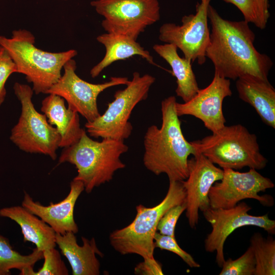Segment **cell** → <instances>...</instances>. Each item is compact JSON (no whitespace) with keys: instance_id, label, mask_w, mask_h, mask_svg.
I'll list each match as a JSON object with an SVG mask.
<instances>
[{"instance_id":"14","label":"cell","mask_w":275,"mask_h":275,"mask_svg":"<svg viewBox=\"0 0 275 275\" xmlns=\"http://www.w3.org/2000/svg\"><path fill=\"white\" fill-rule=\"evenodd\" d=\"M188 174L182 181L185 191L186 216L191 228L198 224L199 212L210 207L209 193L216 181L222 179L223 169L203 154L197 152L188 159Z\"/></svg>"},{"instance_id":"18","label":"cell","mask_w":275,"mask_h":275,"mask_svg":"<svg viewBox=\"0 0 275 275\" xmlns=\"http://www.w3.org/2000/svg\"><path fill=\"white\" fill-rule=\"evenodd\" d=\"M41 111L48 122L56 126L60 136L59 147L74 144L85 130L80 127L78 114L66 107L65 100L58 95L49 94L42 101Z\"/></svg>"},{"instance_id":"19","label":"cell","mask_w":275,"mask_h":275,"mask_svg":"<svg viewBox=\"0 0 275 275\" xmlns=\"http://www.w3.org/2000/svg\"><path fill=\"white\" fill-rule=\"evenodd\" d=\"M239 97L250 104L266 125L275 128V89L268 80L254 76L236 79Z\"/></svg>"},{"instance_id":"27","label":"cell","mask_w":275,"mask_h":275,"mask_svg":"<svg viewBox=\"0 0 275 275\" xmlns=\"http://www.w3.org/2000/svg\"><path fill=\"white\" fill-rule=\"evenodd\" d=\"M256 262L250 246L239 258L225 260L222 266L220 275H254Z\"/></svg>"},{"instance_id":"26","label":"cell","mask_w":275,"mask_h":275,"mask_svg":"<svg viewBox=\"0 0 275 275\" xmlns=\"http://www.w3.org/2000/svg\"><path fill=\"white\" fill-rule=\"evenodd\" d=\"M44 263L37 271L33 267H28L20 271V275H68L69 271L61 258L59 252L55 248L43 251Z\"/></svg>"},{"instance_id":"4","label":"cell","mask_w":275,"mask_h":275,"mask_svg":"<svg viewBox=\"0 0 275 275\" xmlns=\"http://www.w3.org/2000/svg\"><path fill=\"white\" fill-rule=\"evenodd\" d=\"M128 150L124 141H95L85 130L78 142L64 148L58 164L69 162L74 165L77 175L73 179L81 181L86 192L90 193L95 187L109 182L116 171L126 167L120 157Z\"/></svg>"},{"instance_id":"29","label":"cell","mask_w":275,"mask_h":275,"mask_svg":"<svg viewBox=\"0 0 275 275\" xmlns=\"http://www.w3.org/2000/svg\"><path fill=\"white\" fill-rule=\"evenodd\" d=\"M185 209V201L169 209L160 219L157 226V231L161 234L175 237L177 222Z\"/></svg>"},{"instance_id":"24","label":"cell","mask_w":275,"mask_h":275,"mask_svg":"<svg viewBox=\"0 0 275 275\" xmlns=\"http://www.w3.org/2000/svg\"><path fill=\"white\" fill-rule=\"evenodd\" d=\"M255 259L254 275L275 274V240L271 236L265 238L259 233H254L250 245Z\"/></svg>"},{"instance_id":"12","label":"cell","mask_w":275,"mask_h":275,"mask_svg":"<svg viewBox=\"0 0 275 275\" xmlns=\"http://www.w3.org/2000/svg\"><path fill=\"white\" fill-rule=\"evenodd\" d=\"M210 1L201 0L195 14L182 17L181 25L167 22L159 28V40L175 45L192 63L197 61L202 65L206 62V51L210 42L208 9Z\"/></svg>"},{"instance_id":"20","label":"cell","mask_w":275,"mask_h":275,"mask_svg":"<svg viewBox=\"0 0 275 275\" xmlns=\"http://www.w3.org/2000/svg\"><path fill=\"white\" fill-rule=\"evenodd\" d=\"M96 40L104 46L105 53L103 59L91 69L90 75L93 78L97 77L114 62L134 56H139L150 64L157 66L150 53L129 36L106 32L98 36Z\"/></svg>"},{"instance_id":"13","label":"cell","mask_w":275,"mask_h":275,"mask_svg":"<svg viewBox=\"0 0 275 275\" xmlns=\"http://www.w3.org/2000/svg\"><path fill=\"white\" fill-rule=\"evenodd\" d=\"M64 73L58 81L47 92L63 98L68 107L80 114L87 122H92L100 115L97 98L105 90L120 85H126V77H111L109 80L101 84H92L80 78L76 73V63L73 59L64 66Z\"/></svg>"},{"instance_id":"6","label":"cell","mask_w":275,"mask_h":275,"mask_svg":"<svg viewBox=\"0 0 275 275\" xmlns=\"http://www.w3.org/2000/svg\"><path fill=\"white\" fill-rule=\"evenodd\" d=\"M197 152L222 169L265 168L267 159L261 154L257 136L241 124L225 126L201 140L190 142Z\"/></svg>"},{"instance_id":"1","label":"cell","mask_w":275,"mask_h":275,"mask_svg":"<svg viewBox=\"0 0 275 275\" xmlns=\"http://www.w3.org/2000/svg\"><path fill=\"white\" fill-rule=\"evenodd\" d=\"M208 18L211 33L206 57L212 62L214 72L229 79L250 76L268 80L273 62L256 49L255 34L249 23L225 19L210 5Z\"/></svg>"},{"instance_id":"9","label":"cell","mask_w":275,"mask_h":275,"mask_svg":"<svg viewBox=\"0 0 275 275\" xmlns=\"http://www.w3.org/2000/svg\"><path fill=\"white\" fill-rule=\"evenodd\" d=\"M90 4L103 17L101 25L107 33L124 35L136 40L160 17L158 0H95Z\"/></svg>"},{"instance_id":"22","label":"cell","mask_w":275,"mask_h":275,"mask_svg":"<svg viewBox=\"0 0 275 275\" xmlns=\"http://www.w3.org/2000/svg\"><path fill=\"white\" fill-rule=\"evenodd\" d=\"M153 49L171 67L173 75L176 78L177 96L184 102L190 100L200 89L191 62L181 58L178 54L177 47L173 44H155Z\"/></svg>"},{"instance_id":"28","label":"cell","mask_w":275,"mask_h":275,"mask_svg":"<svg viewBox=\"0 0 275 275\" xmlns=\"http://www.w3.org/2000/svg\"><path fill=\"white\" fill-rule=\"evenodd\" d=\"M155 248L170 251L180 257L183 261L191 268H199L200 265L197 262L193 256L183 250L177 243L175 237L160 234L157 231L154 236Z\"/></svg>"},{"instance_id":"31","label":"cell","mask_w":275,"mask_h":275,"mask_svg":"<svg viewBox=\"0 0 275 275\" xmlns=\"http://www.w3.org/2000/svg\"><path fill=\"white\" fill-rule=\"evenodd\" d=\"M144 261L137 264L134 272L136 274L161 275L163 274L161 264L154 258L144 259Z\"/></svg>"},{"instance_id":"15","label":"cell","mask_w":275,"mask_h":275,"mask_svg":"<svg viewBox=\"0 0 275 275\" xmlns=\"http://www.w3.org/2000/svg\"><path fill=\"white\" fill-rule=\"evenodd\" d=\"M230 79L220 76L214 72L212 80L206 88L199 89L189 101L182 103L176 102V110L178 117L194 116L200 120L212 133L225 126L226 122L223 112V102L232 94Z\"/></svg>"},{"instance_id":"8","label":"cell","mask_w":275,"mask_h":275,"mask_svg":"<svg viewBox=\"0 0 275 275\" xmlns=\"http://www.w3.org/2000/svg\"><path fill=\"white\" fill-rule=\"evenodd\" d=\"M14 93L21 104V114L11 130L10 140L21 150L42 154L55 160L60 136L43 114L38 112L32 101L34 91L29 85L15 82Z\"/></svg>"},{"instance_id":"32","label":"cell","mask_w":275,"mask_h":275,"mask_svg":"<svg viewBox=\"0 0 275 275\" xmlns=\"http://www.w3.org/2000/svg\"><path fill=\"white\" fill-rule=\"evenodd\" d=\"M62 1H66V0H62Z\"/></svg>"},{"instance_id":"3","label":"cell","mask_w":275,"mask_h":275,"mask_svg":"<svg viewBox=\"0 0 275 275\" xmlns=\"http://www.w3.org/2000/svg\"><path fill=\"white\" fill-rule=\"evenodd\" d=\"M35 43L34 36L26 30L13 31L11 38L0 35V46L14 63L16 72L25 75L36 94H46L61 77L64 65L77 52L75 49L48 52L37 48Z\"/></svg>"},{"instance_id":"21","label":"cell","mask_w":275,"mask_h":275,"mask_svg":"<svg viewBox=\"0 0 275 275\" xmlns=\"http://www.w3.org/2000/svg\"><path fill=\"white\" fill-rule=\"evenodd\" d=\"M0 216L15 222L20 227L23 241L32 242L39 251L56 247V233L53 229L23 206L1 208Z\"/></svg>"},{"instance_id":"7","label":"cell","mask_w":275,"mask_h":275,"mask_svg":"<svg viewBox=\"0 0 275 275\" xmlns=\"http://www.w3.org/2000/svg\"><path fill=\"white\" fill-rule=\"evenodd\" d=\"M155 78L151 75H141L135 71L123 90L117 91L114 100L109 103L105 112L85 127L90 136L124 141L130 135L133 127L129 121L134 107L147 99Z\"/></svg>"},{"instance_id":"11","label":"cell","mask_w":275,"mask_h":275,"mask_svg":"<svg viewBox=\"0 0 275 275\" xmlns=\"http://www.w3.org/2000/svg\"><path fill=\"white\" fill-rule=\"evenodd\" d=\"M223 169L222 179L215 182L209 191L210 207L229 208L248 199H255L264 206L273 205L274 200L271 196L259 195L260 192L274 187L270 179L263 176L254 169L250 168L246 172L228 168Z\"/></svg>"},{"instance_id":"30","label":"cell","mask_w":275,"mask_h":275,"mask_svg":"<svg viewBox=\"0 0 275 275\" xmlns=\"http://www.w3.org/2000/svg\"><path fill=\"white\" fill-rule=\"evenodd\" d=\"M16 72L14 63L7 52L0 46V105L5 99L6 81L12 74Z\"/></svg>"},{"instance_id":"16","label":"cell","mask_w":275,"mask_h":275,"mask_svg":"<svg viewBox=\"0 0 275 275\" xmlns=\"http://www.w3.org/2000/svg\"><path fill=\"white\" fill-rule=\"evenodd\" d=\"M68 195L60 202L49 203L44 206L35 202L27 193H24L21 206L39 217L50 226L56 233L63 235L67 232L75 234L78 231L74 219V209L76 202L85 190L82 182L73 179L70 183Z\"/></svg>"},{"instance_id":"25","label":"cell","mask_w":275,"mask_h":275,"mask_svg":"<svg viewBox=\"0 0 275 275\" xmlns=\"http://www.w3.org/2000/svg\"><path fill=\"white\" fill-rule=\"evenodd\" d=\"M234 5L241 12L244 20L263 30L270 17L269 0H223Z\"/></svg>"},{"instance_id":"23","label":"cell","mask_w":275,"mask_h":275,"mask_svg":"<svg viewBox=\"0 0 275 275\" xmlns=\"http://www.w3.org/2000/svg\"><path fill=\"white\" fill-rule=\"evenodd\" d=\"M43 258V252L36 248L29 255H23L13 249L9 240L0 234V275H8L13 269L34 267Z\"/></svg>"},{"instance_id":"5","label":"cell","mask_w":275,"mask_h":275,"mask_svg":"<svg viewBox=\"0 0 275 275\" xmlns=\"http://www.w3.org/2000/svg\"><path fill=\"white\" fill-rule=\"evenodd\" d=\"M185 201L182 181H169L167 193L159 204L152 207L139 205L133 221L109 234L112 246L121 255L135 254L144 259H154V236L160 219L171 208Z\"/></svg>"},{"instance_id":"10","label":"cell","mask_w":275,"mask_h":275,"mask_svg":"<svg viewBox=\"0 0 275 275\" xmlns=\"http://www.w3.org/2000/svg\"><path fill=\"white\" fill-rule=\"evenodd\" d=\"M252 207L246 203H238L229 208H212L209 207L203 214L210 224L211 231L204 241L206 252H216L217 264L222 267L225 261L224 247L229 235L235 230L244 226H255L264 229L268 233H275V221L269 218L267 214L253 215L248 212Z\"/></svg>"},{"instance_id":"17","label":"cell","mask_w":275,"mask_h":275,"mask_svg":"<svg viewBox=\"0 0 275 275\" xmlns=\"http://www.w3.org/2000/svg\"><path fill=\"white\" fill-rule=\"evenodd\" d=\"M75 233L67 232L62 235L56 233V242L62 254L68 260L73 275H98L100 262L96 255L103 254L98 249L95 240L81 237L82 245L77 242Z\"/></svg>"},{"instance_id":"2","label":"cell","mask_w":275,"mask_h":275,"mask_svg":"<svg viewBox=\"0 0 275 275\" xmlns=\"http://www.w3.org/2000/svg\"><path fill=\"white\" fill-rule=\"evenodd\" d=\"M176 102L174 96L161 101V127L149 126L144 135L143 163L156 175L166 174L169 181H181L188 176V157L197 152L182 133Z\"/></svg>"}]
</instances>
